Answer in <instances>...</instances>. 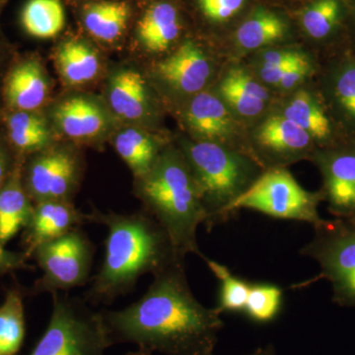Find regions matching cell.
<instances>
[{"label":"cell","instance_id":"1","mask_svg":"<svg viewBox=\"0 0 355 355\" xmlns=\"http://www.w3.org/2000/svg\"><path fill=\"white\" fill-rule=\"evenodd\" d=\"M100 312L110 347L135 343L165 355H214L224 327L220 313L193 295L184 260L153 275V284L137 302Z\"/></svg>","mask_w":355,"mask_h":355},{"label":"cell","instance_id":"2","mask_svg":"<svg viewBox=\"0 0 355 355\" xmlns=\"http://www.w3.org/2000/svg\"><path fill=\"white\" fill-rule=\"evenodd\" d=\"M90 223L107 228L104 261L96 273L85 300L91 304H112L137 286V280L155 275L177 260L169 236L148 212L120 214L93 211Z\"/></svg>","mask_w":355,"mask_h":355},{"label":"cell","instance_id":"3","mask_svg":"<svg viewBox=\"0 0 355 355\" xmlns=\"http://www.w3.org/2000/svg\"><path fill=\"white\" fill-rule=\"evenodd\" d=\"M137 193L180 257L186 259L187 254H195L203 259L198 228L205 225V210L183 154L161 153L150 171L137 179Z\"/></svg>","mask_w":355,"mask_h":355},{"label":"cell","instance_id":"4","mask_svg":"<svg viewBox=\"0 0 355 355\" xmlns=\"http://www.w3.org/2000/svg\"><path fill=\"white\" fill-rule=\"evenodd\" d=\"M183 155L197 184L205 214L203 226L209 231L229 220L231 205L263 172L254 158L214 142L186 144Z\"/></svg>","mask_w":355,"mask_h":355},{"label":"cell","instance_id":"5","mask_svg":"<svg viewBox=\"0 0 355 355\" xmlns=\"http://www.w3.org/2000/svg\"><path fill=\"white\" fill-rule=\"evenodd\" d=\"M53 295L50 323L30 355H105L110 347L101 312L85 299Z\"/></svg>","mask_w":355,"mask_h":355},{"label":"cell","instance_id":"6","mask_svg":"<svg viewBox=\"0 0 355 355\" xmlns=\"http://www.w3.org/2000/svg\"><path fill=\"white\" fill-rule=\"evenodd\" d=\"M323 200V191H306L284 167L268 168L233 202L230 212L233 216L238 210L251 209L273 218L306 222L317 227L324 220L318 211Z\"/></svg>","mask_w":355,"mask_h":355},{"label":"cell","instance_id":"7","mask_svg":"<svg viewBox=\"0 0 355 355\" xmlns=\"http://www.w3.org/2000/svg\"><path fill=\"white\" fill-rule=\"evenodd\" d=\"M314 237L300 254L319 263L320 279L331 284V300L340 307L355 309V222L335 218L314 227Z\"/></svg>","mask_w":355,"mask_h":355},{"label":"cell","instance_id":"8","mask_svg":"<svg viewBox=\"0 0 355 355\" xmlns=\"http://www.w3.org/2000/svg\"><path fill=\"white\" fill-rule=\"evenodd\" d=\"M94 254V245L80 227L40 245L31 256L43 272L35 291L53 294L84 286L90 277Z\"/></svg>","mask_w":355,"mask_h":355},{"label":"cell","instance_id":"9","mask_svg":"<svg viewBox=\"0 0 355 355\" xmlns=\"http://www.w3.org/2000/svg\"><path fill=\"white\" fill-rule=\"evenodd\" d=\"M80 160L67 148L46 149L30 161L23 180L35 203L44 200L71 202L80 178Z\"/></svg>","mask_w":355,"mask_h":355},{"label":"cell","instance_id":"10","mask_svg":"<svg viewBox=\"0 0 355 355\" xmlns=\"http://www.w3.org/2000/svg\"><path fill=\"white\" fill-rule=\"evenodd\" d=\"M324 179V198L335 218L355 216V146L335 147L314 156Z\"/></svg>","mask_w":355,"mask_h":355},{"label":"cell","instance_id":"11","mask_svg":"<svg viewBox=\"0 0 355 355\" xmlns=\"http://www.w3.org/2000/svg\"><path fill=\"white\" fill-rule=\"evenodd\" d=\"M312 137L284 114L266 119L257 130L256 142L270 168L284 167L286 163L309 153Z\"/></svg>","mask_w":355,"mask_h":355},{"label":"cell","instance_id":"12","mask_svg":"<svg viewBox=\"0 0 355 355\" xmlns=\"http://www.w3.org/2000/svg\"><path fill=\"white\" fill-rule=\"evenodd\" d=\"M87 223H90L89 216L77 210L71 202L44 200L35 203L31 219L25 228L26 256L29 258L40 245Z\"/></svg>","mask_w":355,"mask_h":355},{"label":"cell","instance_id":"13","mask_svg":"<svg viewBox=\"0 0 355 355\" xmlns=\"http://www.w3.org/2000/svg\"><path fill=\"white\" fill-rule=\"evenodd\" d=\"M156 72L179 92L193 94L209 83L211 67L200 46L186 42L173 55L159 62Z\"/></svg>","mask_w":355,"mask_h":355},{"label":"cell","instance_id":"14","mask_svg":"<svg viewBox=\"0 0 355 355\" xmlns=\"http://www.w3.org/2000/svg\"><path fill=\"white\" fill-rule=\"evenodd\" d=\"M187 121L200 141L214 142L228 146L234 137V121L221 99L209 92L196 96L191 101Z\"/></svg>","mask_w":355,"mask_h":355},{"label":"cell","instance_id":"15","mask_svg":"<svg viewBox=\"0 0 355 355\" xmlns=\"http://www.w3.org/2000/svg\"><path fill=\"white\" fill-rule=\"evenodd\" d=\"M50 92L48 77L41 64L28 60L16 65L6 78L7 104L17 111L33 112L46 101Z\"/></svg>","mask_w":355,"mask_h":355},{"label":"cell","instance_id":"16","mask_svg":"<svg viewBox=\"0 0 355 355\" xmlns=\"http://www.w3.org/2000/svg\"><path fill=\"white\" fill-rule=\"evenodd\" d=\"M55 120L65 137L74 140L97 139L108 127L106 114L97 103L76 96L60 103Z\"/></svg>","mask_w":355,"mask_h":355},{"label":"cell","instance_id":"17","mask_svg":"<svg viewBox=\"0 0 355 355\" xmlns=\"http://www.w3.org/2000/svg\"><path fill=\"white\" fill-rule=\"evenodd\" d=\"M26 191L19 164L0 190V244L6 246L31 219L34 205Z\"/></svg>","mask_w":355,"mask_h":355},{"label":"cell","instance_id":"18","mask_svg":"<svg viewBox=\"0 0 355 355\" xmlns=\"http://www.w3.org/2000/svg\"><path fill=\"white\" fill-rule=\"evenodd\" d=\"M219 93L222 101L245 118L260 114L268 100L266 89L241 69L229 70L219 85Z\"/></svg>","mask_w":355,"mask_h":355},{"label":"cell","instance_id":"19","mask_svg":"<svg viewBox=\"0 0 355 355\" xmlns=\"http://www.w3.org/2000/svg\"><path fill=\"white\" fill-rule=\"evenodd\" d=\"M108 97L112 109L123 120H141L148 112L146 83L135 70L116 72L110 81Z\"/></svg>","mask_w":355,"mask_h":355},{"label":"cell","instance_id":"20","mask_svg":"<svg viewBox=\"0 0 355 355\" xmlns=\"http://www.w3.org/2000/svg\"><path fill=\"white\" fill-rule=\"evenodd\" d=\"M181 31L176 7L158 2L147 9L137 25V36L144 48L154 53L164 51L176 41Z\"/></svg>","mask_w":355,"mask_h":355},{"label":"cell","instance_id":"21","mask_svg":"<svg viewBox=\"0 0 355 355\" xmlns=\"http://www.w3.org/2000/svg\"><path fill=\"white\" fill-rule=\"evenodd\" d=\"M55 62L60 76L70 85L90 83L99 72L97 53L83 42L67 41L60 44Z\"/></svg>","mask_w":355,"mask_h":355},{"label":"cell","instance_id":"22","mask_svg":"<svg viewBox=\"0 0 355 355\" xmlns=\"http://www.w3.org/2000/svg\"><path fill=\"white\" fill-rule=\"evenodd\" d=\"M284 116L295 123L316 141L328 144L333 127L320 103L307 91H299L287 103Z\"/></svg>","mask_w":355,"mask_h":355},{"label":"cell","instance_id":"23","mask_svg":"<svg viewBox=\"0 0 355 355\" xmlns=\"http://www.w3.org/2000/svg\"><path fill=\"white\" fill-rule=\"evenodd\" d=\"M130 6L123 1H101L85 6L83 22L95 38L113 42L120 38L130 18Z\"/></svg>","mask_w":355,"mask_h":355},{"label":"cell","instance_id":"24","mask_svg":"<svg viewBox=\"0 0 355 355\" xmlns=\"http://www.w3.org/2000/svg\"><path fill=\"white\" fill-rule=\"evenodd\" d=\"M114 146L135 179L150 171L161 154L156 142L137 128H127L119 133L114 140Z\"/></svg>","mask_w":355,"mask_h":355},{"label":"cell","instance_id":"25","mask_svg":"<svg viewBox=\"0 0 355 355\" xmlns=\"http://www.w3.org/2000/svg\"><path fill=\"white\" fill-rule=\"evenodd\" d=\"M21 21L25 31L35 38H53L64 27V6L60 0H29Z\"/></svg>","mask_w":355,"mask_h":355},{"label":"cell","instance_id":"26","mask_svg":"<svg viewBox=\"0 0 355 355\" xmlns=\"http://www.w3.org/2000/svg\"><path fill=\"white\" fill-rule=\"evenodd\" d=\"M25 338V312L22 293L10 289L0 305V355H16Z\"/></svg>","mask_w":355,"mask_h":355},{"label":"cell","instance_id":"27","mask_svg":"<svg viewBox=\"0 0 355 355\" xmlns=\"http://www.w3.org/2000/svg\"><path fill=\"white\" fill-rule=\"evenodd\" d=\"M286 24L277 14L260 10L254 12L238 29V44L245 50H257L284 38Z\"/></svg>","mask_w":355,"mask_h":355},{"label":"cell","instance_id":"28","mask_svg":"<svg viewBox=\"0 0 355 355\" xmlns=\"http://www.w3.org/2000/svg\"><path fill=\"white\" fill-rule=\"evenodd\" d=\"M331 97L343 120L355 128V60L345 58L331 76Z\"/></svg>","mask_w":355,"mask_h":355},{"label":"cell","instance_id":"29","mask_svg":"<svg viewBox=\"0 0 355 355\" xmlns=\"http://www.w3.org/2000/svg\"><path fill=\"white\" fill-rule=\"evenodd\" d=\"M202 260L220 284L218 304L216 309L220 314L225 312H244L251 284L233 275L227 266L222 263L209 260L207 257H203Z\"/></svg>","mask_w":355,"mask_h":355},{"label":"cell","instance_id":"30","mask_svg":"<svg viewBox=\"0 0 355 355\" xmlns=\"http://www.w3.org/2000/svg\"><path fill=\"white\" fill-rule=\"evenodd\" d=\"M343 17L340 0H314L303 12L302 25L311 38L323 40L334 34Z\"/></svg>","mask_w":355,"mask_h":355},{"label":"cell","instance_id":"31","mask_svg":"<svg viewBox=\"0 0 355 355\" xmlns=\"http://www.w3.org/2000/svg\"><path fill=\"white\" fill-rule=\"evenodd\" d=\"M282 300L284 291L277 284H251L244 313L256 323H270L279 315Z\"/></svg>","mask_w":355,"mask_h":355},{"label":"cell","instance_id":"32","mask_svg":"<svg viewBox=\"0 0 355 355\" xmlns=\"http://www.w3.org/2000/svg\"><path fill=\"white\" fill-rule=\"evenodd\" d=\"M9 139L21 153H41L50 144L51 135L46 130H9Z\"/></svg>","mask_w":355,"mask_h":355},{"label":"cell","instance_id":"33","mask_svg":"<svg viewBox=\"0 0 355 355\" xmlns=\"http://www.w3.org/2000/svg\"><path fill=\"white\" fill-rule=\"evenodd\" d=\"M246 0H198L205 17L214 22L231 19L241 10Z\"/></svg>","mask_w":355,"mask_h":355},{"label":"cell","instance_id":"34","mask_svg":"<svg viewBox=\"0 0 355 355\" xmlns=\"http://www.w3.org/2000/svg\"><path fill=\"white\" fill-rule=\"evenodd\" d=\"M305 57L298 51L287 50L268 51L263 53L260 60V69H275L295 64Z\"/></svg>","mask_w":355,"mask_h":355},{"label":"cell","instance_id":"35","mask_svg":"<svg viewBox=\"0 0 355 355\" xmlns=\"http://www.w3.org/2000/svg\"><path fill=\"white\" fill-rule=\"evenodd\" d=\"M311 70H312V67H311L309 60L305 57L297 64L292 65L286 70V73L284 74L275 87L282 89V90H291L297 86L299 83H302L310 73Z\"/></svg>","mask_w":355,"mask_h":355},{"label":"cell","instance_id":"36","mask_svg":"<svg viewBox=\"0 0 355 355\" xmlns=\"http://www.w3.org/2000/svg\"><path fill=\"white\" fill-rule=\"evenodd\" d=\"M28 257L25 253L19 254L8 251L6 246L0 244V275L30 268L27 265Z\"/></svg>","mask_w":355,"mask_h":355},{"label":"cell","instance_id":"37","mask_svg":"<svg viewBox=\"0 0 355 355\" xmlns=\"http://www.w3.org/2000/svg\"><path fill=\"white\" fill-rule=\"evenodd\" d=\"M13 168L11 167L10 155L6 150V146L0 140V190L6 183L7 179L10 176Z\"/></svg>","mask_w":355,"mask_h":355},{"label":"cell","instance_id":"38","mask_svg":"<svg viewBox=\"0 0 355 355\" xmlns=\"http://www.w3.org/2000/svg\"><path fill=\"white\" fill-rule=\"evenodd\" d=\"M248 355H277V349L272 345H268L263 347H259L254 352Z\"/></svg>","mask_w":355,"mask_h":355},{"label":"cell","instance_id":"39","mask_svg":"<svg viewBox=\"0 0 355 355\" xmlns=\"http://www.w3.org/2000/svg\"><path fill=\"white\" fill-rule=\"evenodd\" d=\"M125 355H153V352H150V350L139 349H139L135 350V352H130Z\"/></svg>","mask_w":355,"mask_h":355},{"label":"cell","instance_id":"40","mask_svg":"<svg viewBox=\"0 0 355 355\" xmlns=\"http://www.w3.org/2000/svg\"><path fill=\"white\" fill-rule=\"evenodd\" d=\"M350 220H352V221H354V222H355V216H354V217H352V218H350Z\"/></svg>","mask_w":355,"mask_h":355},{"label":"cell","instance_id":"41","mask_svg":"<svg viewBox=\"0 0 355 355\" xmlns=\"http://www.w3.org/2000/svg\"><path fill=\"white\" fill-rule=\"evenodd\" d=\"M354 18H355V3H354Z\"/></svg>","mask_w":355,"mask_h":355}]
</instances>
